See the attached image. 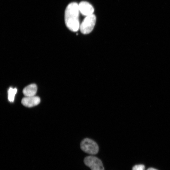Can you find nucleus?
<instances>
[{
  "instance_id": "f03ea898",
  "label": "nucleus",
  "mask_w": 170,
  "mask_h": 170,
  "mask_svg": "<svg viewBox=\"0 0 170 170\" xmlns=\"http://www.w3.org/2000/svg\"><path fill=\"white\" fill-rule=\"evenodd\" d=\"M80 148L85 153L91 155L97 154L99 151V147L96 142L93 140L86 138L82 140Z\"/></svg>"
},
{
  "instance_id": "39448f33",
  "label": "nucleus",
  "mask_w": 170,
  "mask_h": 170,
  "mask_svg": "<svg viewBox=\"0 0 170 170\" xmlns=\"http://www.w3.org/2000/svg\"><path fill=\"white\" fill-rule=\"evenodd\" d=\"M41 102L40 98L38 97H25L22 100V103L24 106L32 108L39 105Z\"/></svg>"
},
{
  "instance_id": "f257e3e1",
  "label": "nucleus",
  "mask_w": 170,
  "mask_h": 170,
  "mask_svg": "<svg viewBox=\"0 0 170 170\" xmlns=\"http://www.w3.org/2000/svg\"><path fill=\"white\" fill-rule=\"evenodd\" d=\"M79 5L73 2L69 4L65 9V21L66 26L71 31L76 32L80 29Z\"/></svg>"
},
{
  "instance_id": "6e6552de",
  "label": "nucleus",
  "mask_w": 170,
  "mask_h": 170,
  "mask_svg": "<svg viewBox=\"0 0 170 170\" xmlns=\"http://www.w3.org/2000/svg\"><path fill=\"white\" fill-rule=\"evenodd\" d=\"M17 92V89L10 87L8 91V99L10 102H13L16 94Z\"/></svg>"
},
{
  "instance_id": "20e7f679",
  "label": "nucleus",
  "mask_w": 170,
  "mask_h": 170,
  "mask_svg": "<svg viewBox=\"0 0 170 170\" xmlns=\"http://www.w3.org/2000/svg\"><path fill=\"white\" fill-rule=\"evenodd\" d=\"M84 162L91 170H104L101 161L96 157L87 156L84 158Z\"/></svg>"
},
{
  "instance_id": "423d86ee",
  "label": "nucleus",
  "mask_w": 170,
  "mask_h": 170,
  "mask_svg": "<svg viewBox=\"0 0 170 170\" xmlns=\"http://www.w3.org/2000/svg\"><path fill=\"white\" fill-rule=\"evenodd\" d=\"M80 12L86 16L93 14L94 9L92 6L89 3L82 2L79 4Z\"/></svg>"
},
{
  "instance_id": "7ed1b4c3",
  "label": "nucleus",
  "mask_w": 170,
  "mask_h": 170,
  "mask_svg": "<svg viewBox=\"0 0 170 170\" xmlns=\"http://www.w3.org/2000/svg\"><path fill=\"white\" fill-rule=\"evenodd\" d=\"M96 17L94 14L87 16L80 25V30L84 34L90 33L95 26Z\"/></svg>"
},
{
  "instance_id": "9d476101",
  "label": "nucleus",
  "mask_w": 170,
  "mask_h": 170,
  "mask_svg": "<svg viewBox=\"0 0 170 170\" xmlns=\"http://www.w3.org/2000/svg\"><path fill=\"white\" fill-rule=\"evenodd\" d=\"M147 170H157L153 168H148Z\"/></svg>"
},
{
  "instance_id": "1a4fd4ad",
  "label": "nucleus",
  "mask_w": 170,
  "mask_h": 170,
  "mask_svg": "<svg viewBox=\"0 0 170 170\" xmlns=\"http://www.w3.org/2000/svg\"><path fill=\"white\" fill-rule=\"evenodd\" d=\"M145 167L143 165H138L135 166L132 170H144Z\"/></svg>"
},
{
  "instance_id": "0eeeda50",
  "label": "nucleus",
  "mask_w": 170,
  "mask_h": 170,
  "mask_svg": "<svg viewBox=\"0 0 170 170\" xmlns=\"http://www.w3.org/2000/svg\"><path fill=\"white\" fill-rule=\"evenodd\" d=\"M37 91V87L35 84H31L25 87L23 90V93L25 97L35 96Z\"/></svg>"
}]
</instances>
